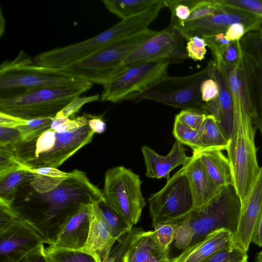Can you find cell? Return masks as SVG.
Segmentation results:
<instances>
[{
  "label": "cell",
  "instance_id": "cell-8",
  "mask_svg": "<svg viewBox=\"0 0 262 262\" xmlns=\"http://www.w3.org/2000/svg\"><path fill=\"white\" fill-rule=\"evenodd\" d=\"M169 64L167 59H157L126 65L103 85L101 100L113 103L129 100L165 79Z\"/></svg>",
  "mask_w": 262,
  "mask_h": 262
},
{
  "label": "cell",
  "instance_id": "cell-50",
  "mask_svg": "<svg viewBox=\"0 0 262 262\" xmlns=\"http://www.w3.org/2000/svg\"><path fill=\"white\" fill-rule=\"evenodd\" d=\"M71 119L69 118L54 117L52 121L51 128L59 133H63L68 130V126Z\"/></svg>",
  "mask_w": 262,
  "mask_h": 262
},
{
  "label": "cell",
  "instance_id": "cell-29",
  "mask_svg": "<svg viewBox=\"0 0 262 262\" xmlns=\"http://www.w3.org/2000/svg\"><path fill=\"white\" fill-rule=\"evenodd\" d=\"M33 178L31 171L19 170L0 179V199L12 203L19 188Z\"/></svg>",
  "mask_w": 262,
  "mask_h": 262
},
{
  "label": "cell",
  "instance_id": "cell-25",
  "mask_svg": "<svg viewBox=\"0 0 262 262\" xmlns=\"http://www.w3.org/2000/svg\"><path fill=\"white\" fill-rule=\"evenodd\" d=\"M29 170L34 174V178L30 183L31 186L40 193L55 189L74 174V170L67 172L53 167H41Z\"/></svg>",
  "mask_w": 262,
  "mask_h": 262
},
{
  "label": "cell",
  "instance_id": "cell-2",
  "mask_svg": "<svg viewBox=\"0 0 262 262\" xmlns=\"http://www.w3.org/2000/svg\"><path fill=\"white\" fill-rule=\"evenodd\" d=\"M242 207L233 185L223 188L219 194L204 206L193 210L178 224L174 245L184 250L217 230L225 229L235 234Z\"/></svg>",
  "mask_w": 262,
  "mask_h": 262
},
{
  "label": "cell",
  "instance_id": "cell-21",
  "mask_svg": "<svg viewBox=\"0 0 262 262\" xmlns=\"http://www.w3.org/2000/svg\"><path fill=\"white\" fill-rule=\"evenodd\" d=\"M83 205L63 226L54 242L49 247L79 250L88 239L90 217L88 205Z\"/></svg>",
  "mask_w": 262,
  "mask_h": 262
},
{
  "label": "cell",
  "instance_id": "cell-4",
  "mask_svg": "<svg viewBox=\"0 0 262 262\" xmlns=\"http://www.w3.org/2000/svg\"><path fill=\"white\" fill-rule=\"evenodd\" d=\"M92 84L85 78L62 69L33 64L23 51L14 60L3 62L0 67L1 97L29 90Z\"/></svg>",
  "mask_w": 262,
  "mask_h": 262
},
{
  "label": "cell",
  "instance_id": "cell-39",
  "mask_svg": "<svg viewBox=\"0 0 262 262\" xmlns=\"http://www.w3.org/2000/svg\"><path fill=\"white\" fill-rule=\"evenodd\" d=\"M203 38L213 55V59L221 60L223 52L231 43L226 38L225 33H219Z\"/></svg>",
  "mask_w": 262,
  "mask_h": 262
},
{
  "label": "cell",
  "instance_id": "cell-45",
  "mask_svg": "<svg viewBox=\"0 0 262 262\" xmlns=\"http://www.w3.org/2000/svg\"><path fill=\"white\" fill-rule=\"evenodd\" d=\"M201 98L205 103L215 99L219 96V88L216 82L211 78L205 79L200 88Z\"/></svg>",
  "mask_w": 262,
  "mask_h": 262
},
{
  "label": "cell",
  "instance_id": "cell-19",
  "mask_svg": "<svg viewBox=\"0 0 262 262\" xmlns=\"http://www.w3.org/2000/svg\"><path fill=\"white\" fill-rule=\"evenodd\" d=\"M169 249L163 247L153 231L138 228L132 238L122 262H170Z\"/></svg>",
  "mask_w": 262,
  "mask_h": 262
},
{
  "label": "cell",
  "instance_id": "cell-34",
  "mask_svg": "<svg viewBox=\"0 0 262 262\" xmlns=\"http://www.w3.org/2000/svg\"><path fill=\"white\" fill-rule=\"evenodd\" d=\"M54 118H41L28 120L27 124L17 127L20 130L22 141L31 140L51 128Z\"/></svg>",
  "mask_w": 262,
  "mask_h": 262
},
{
  "label": "cell",
  "instance_id": "cell-36",
  "mask_svg": "<svg viewBox=\"0 0 262 262\" xmlns=\"http://www.w3.org/2000/svg\"><path fill=\"white\" fill-rule=\"evenodd\" d=\"M222 6L241 10L262 18V1L219 0Z\"/></svg>",
  "mask_w": 262,
  "mask_h": 262
},
{
  "label": "cell",
  "instance_id": "cell-46",
  "mask_svg": "<svg viewBox=\"0 0 262 262\" xmlns=\"http://www.w3.org/2000/svg\"><path fill=\"white\" fill-rule=\"evenodd\" d=\"M248 33L246 27L242 24H234L230 26L225 32L227 40L231 42L241 40Z\"/></svg>",
  "mask_w": 262,
  "mask_h": 262
},
{
  "label": "cell",
  "instance_id": "cell-37",
  "mask_svg": "<svg viewBox=\"0 0 262 262\" xmlns=\"http://www.w3.org/2000/svg\"><path fill=\"white\" fill-rule=\"evenodd\" d=\"M221 6L219 0H199L193 7L190 15L186 22L211 15L218 10Z\"/></svg>",
  "mask_w": 262,
  "mask_h": 262
},
{
  "label": "cell",
  "instance_id": "cell-44",
  "mask_svg": "<svg viewBox=\"0 0 262 262\" xmlns=\"http://www.w3.org/2000/svg\"><path fill=\"white\" fill-rule=\"evenodd\" d=\"M21 139V132L18 128L0 126V147H9Z\"/></svg>",
  "mask_w": 262,
  "mask_h": 262
},
{
  "label": "cell",
  "instance_id": "cell-48",
  "mask_svg": "<svg viewBox=\"0 0 262 262\" xmlns=\"http://www.w3.org/2000/svg\"><path fill=\"white\" fill-rule=\"evenodd\" d=\"M88 124L95 134H102L106 129V123L102 117L89 115Z\"/></svg>",
  "mask_w": 262,
  "mask_h": 262
},
{
  "label": "cell",
  "instance_id": "cell-52",
  "mask_svg": "<svg viewBox=\"0 0 262 262\" xmlns=\"http://www.w3.org/2000/svg\"><path fill=\"white\" fill-rule=\"evenodd\" d=\"M256 262H262V251L258 252L255 257Z\"/></svg>",
  "mask_w": 262,
  "mask_h": 262
},
{
  "label": "cell",
  "instance_id": "cell-3",
  "mask_svg": "<svg viewBox=\"0 0 262 262\" xmlns=\"http://www.w3.org/2000/svg\"><path fill=\"white\" fill-rule=\"evenodd\" d=\"M95 133L88 124L63 133L50 128L38 136L22 141L8 148L29 169L58 168L80 149L90 143Z\"/></svg>",
  "mask_w": 262,
  "mask_h": 262
},
{
  "label": "cell",
  "instance_id": "cell-47",
  "mask_svg": "<svg viewBox=\"0 0 262 262\" xmlns=\"http://www.w3.org/2000/svg\"><path fill=\"white\" fill-rule=\"evenodd\" d=\"M28 120L0 112V126L16 128L27 124Z\"/></svg>",
  "mask_w": 262,
  "mask_h": 262
},
{
  "label": "cell",
  "instance_id": "cell-28",
  "mask_svg": "<svg viewBox=\"0 0 262 262\" xmlns=\"http://www.w3.org/2000/svg\"><path fill=\"white\" fill-rule=\"evenodd\" d=\"M45 253L47 262H101L98 256L83 249H58L46 246Z\"/></svg>",
  "mask_w": 262,
  "mask_h": 262
},
{
  "label": "cell",
  "instance_id": "cell-40",
  "mask_svg": "<svg viewBox=\"0 0 262 262\" xmlns=\"http://www.w3.org/2000/svg\"><path fill=\"white\" fill-rule=\"evenodd\" d=\"M207 44L205 39L199 36H193L187 40L186 46L189 58L194 61H201L205 58L207 52Z\"/></svg>",
  "mask_w": 262,
  "mask_h": 262
},
{
  "label": "cell",
  "instance_id": "cell-33",
  "mask_svg": "<svg viewBox=\"0 0 262 262\" xmlns=\"http://www.w3.org/2000/svg\"><path fill=\"white\" fill-rule=\"evenodd\" d=\"M248 258L247 252L232 243L201 262H247Z\"/></svg>",
  "mask_w": 262,
  "mask_h": 262
},
{
  "label": "cell",
  "instance_id": "cell-14",
  "mask_svg": "<svg viewBox=\"0 0 262 262\" xmlns=\"http://www.w3.org/2000/svg\"><path fill=\"white\" fill-rule=\"evenodd\" d=\"M240 42L252 95L254 122L262 136V39L259 32L254 31L247 33Z\"/></svg>",
  "mask_w": 262,
  "mask_h": 262
},
{
  "label": "cell",
  "instance_id": "cell-10",
  "mask_svg": "<svg viewBox=\"0 0 262 262\" xmlns=\"http://www.w3.org/2000/svg\"><path fill=\"white\" fill-rule=\"evenodd\" d=\"M210 78L208 63L202 70L182 77L167 76L149 90L129 99L151 100L183 110H192L208 115L201 98L202 82Z\"/></svg>",
  "mask_w": 262,
  "mask_h": 262
},
{
  "label": "cell",
  "instance_id": "cell-9",
  "mask_svg": "<svg viewBox=\"0 0 262 262\" xmlns=\"http://www.w3.org/2000/svg\"><path fill=\"white\" fill-rule=\"evenodd\" d=\"M138 174L124 166L108 169L103 194L107 204L132 227L140 221L146 203Z\"/></svg>",
  "mask_w": 262,
  "mask_h": 262
},
{
  "label": "cell",
  "instance_id": "cell-27",
  "mask_svg": "<svg viewBox=\"0 0 262 262\" xmlns=\"http://www.w3.org/2000/svg\"><path fill=\"white\" fill-rule=\"evenodd\" d=\"M160 0H103L105 7L122 19L139 14Z\"/></svg>",
  "mask_w": 262,
  "mask_h": 262
},
{
  "label": "cell",
  "instance_id": "cell-42",
  "mask_svg": "<svg viewBox=\"0 0 262 262\" xmlns=\"http://www.w3.org/2000/svg\"><path fill=\"white\" fill-rule=\"evenodd\" d=\"M99 99V95L98 94L86 97L77 96L72 99L55 117L69 118L77 112L84 104L98 100Z\"/></svg>",
  "mask_w": 262,
  "mask_h": 262
},
{
  "label": "cell",
  "instance_id": "cell-15",
  "mask_svg": "<svg viewBox=\"0 0 262 262\" xmlns=\"http://www.w3.org/2000/svg\"><path fill=\"white\" fill-rule=\"evenodd\" d=\"M210 77L214 80L219 88V96L205 102L207 113L214 117L224 135L229 141L234 124V112L230 91L222 71L220 62L213 59L208 62Z\"/></svg>",
  "mask_w": 262,
  "mask_h": 262
},
{
  "label": "cell",
  "instance_id": "cell-32",
  "mask_svg": "<svg viewBox=\"0 0 262 262\" xmlns=\"http://www.w3.org/2000/svg\"><path fill=\"white\" fill-rule=\"evenodd\" d=\"M172 134L177 141L190 147L193 152L205 148L198 131L174 120Z\"/></svg>",
  "mask_w": 262,
  "mask_h": 262
},
{
  "label": "cell",
  "instance_id": "cell-23",
  "mask_svg": "<svg viewBox=\"0 0 262 262\" xmlns=\"http://www.w3.org/2000/svg\"><path fill=\"white\" fill-rule=\"evenodd\" d=\"M228 17L227 8L222 6L213 14L186 22L177 29L186 40L193 36L205 37L219 33H225L229 28L227 22Z\"/></svg>",
  "mask_w": 262,
  "mask_h": 262
},
{
  "label": "cell",
  "instance_id": "cell-1",
  "mask_svg": "<svg viewBox=\"0 0 262 262\" xmlns=\"http://www.w3.org/2000/svg\"><path fill=\"white\" fill-rule=\"evenodd\" d=\"M30 182L18 190L12 207L48 242L55 240L65 223L85 204L105 201L102 191L86 173L78 169L55 189L43 193L34 190Z\"/></svg>",
  "mask_w": 262,
  "mask_h": 262
},
{
  "label": "cell",
  "instance_id": "cell-5",
  "mask_svg": "<svg viewBox=\"0 0 262 262\" xmlns=\"http://www.w3.org/2000/svg\"><path fill=\"white\" fill-rule=\"evenodd\" d=\"M256 130L251 116L234 115L233 130L226 150L234 186L242 204L252 189L260 169L254 141Z\"/></svg>",
  "mask_w": 262,
  "mask_h": 262
},
{
  "label": "cell",
  "instance_id": "cell-24",
  "mask_svg": "<svg viewBox=\"0 0 262 262\" xmlns=\"http://www.w3.org/2000/svg\"><path fill=\"white\" fill-rule=\"evenodd\" d=\"M194 152L199 154L206 171L217 186H234L230 162L221 150L204 148Z\"/></svg>",
  "mask_w": 262,
  "mask_h": 262
},
{
  "label": "cell",
  "instance_id": "cell-53",
  "mask_svg": "<svg viewBox=\"0 0 262 262\" xmlns=\"http://www.w3.org/2000/svg\"><path fill=\"white\" fill-rule=\"evenodd\" d=\"M258 32H259V33L260 36V37H261V39H262V33H261V32H259V31H258Z\"/></svg>",
  "mask_w": 262,
  "mask_h": 262
},
{
  "label": "cell",
  "instance_id": "cell-51",
  "mask_svg": "<svg viewBox=\"0 0 262 262\" xmlns=\"http://www.w3.org/2000/svg\"><path fill=\"white\" fill-rule=\"evenodd\" d=\"M251 242L262 247V212L254 228Z\"/></svg>",
  "mask_w": 262,
  "mask_h": 262
},
{
  "label": "cell",
  "instance_id": "cell-7",
  "mask_svg": "<svg viewBox=\"0 0 262 262\" xmlns=\"http://www.w3.org/2000/svg\"><path fill=\"white\" fill-rule=\"evenodd\" d=\"M157 33L148 29L131 37L110 43L92 56L62 69L91 83H107L121 71L124 60L143 43Z\"/></svg>",
  "mask_w": 262,
  "mask_h": 262
},
{
  "label": "cell",
  "instance_id": "cell-49",
  "mask_svg": "<svg viewBox=\"0 0 262 262\" xmlns=\"http://www.w3.org/2000/svg\"><path fill=\"white\" fill-rule=\"evenodd\" d=\"M46 245L32 251L18 262H47L45 253Z\"/></svg>",
  "mask_w": 262,
  "mask_h": 262
},
{
  "label": "cell",
  "instance_id": "cell-18",
  "mask_svg": "<svg viewBox=\"0 0 262 262\" xmlns=\"http://www.w3.org/2000/svg\"><path fill=\"white\" fill-rule=\"evenodd\" d=\"M141 151L146 167L145 175L152 179L165 178L168 181L173 169L186 165L190 159L183 144L178 141L166 156L161 155L145 145L141 147Z\"/></svg>",
  "mask_w": 262,
  "mask_h": 262
},
{
  "label": "cell",
  "instance_id": "cell-20",
  "mask_svg": "<svg viewBox=\"0 0 262 262\" xmlns=\"http://www.w3.org/2000/svg\"><path fill=\"white\" fill-rule=\"evenodd\" d=\"M90 228L88 239L81 249L98 256L101 262L108 257L116 242L100 210L98 203L88 205Z\"/></svg>",
  "mask_w": 262,
  "mask_h": 262
},
{
  "label": "cell",
  "instance_id": "cell-22",
  "mask_svg": "<svg viewBox=\"0 0 262 262\" xmlns=\"http://www.w3.org/2000/svg\"><path fill=\"white\" fill-rule=\"evenodd\" d=\"M233 235L227 229L216 230L183 250L177 256L171 258L170 262H201L232 244Z\"/></svg>",
  "mask_w": 262,
  "mask_h": 262
},
{
  "label": "cell",
  "instance_id": "cell-26",
  "mask_svg": "<svg viewBox=\"0 0 262 262\" xmlns=\"http://www.w3.org/2000/svg\"><path fill=\"white\" fill-rule=\"evenodd\" d=\"M198 133L205 148L226 150L229 141L227 139L215 118L211 115H206Z\"/></svg>",
  "mask_w": 262,
  "mask_h": 262
},
{
  "label": "cell",
  "instance_id": "cell-41",
  "mask_svg": "<svg viewBox=\"0 0 262 262\" xmlns=\"http://www.w3.org/2000/svg\"><path fill=\"white\" fill-rule=\"evenodd\" d=\"M207 114L192 110H182L176 116L175 120L198 131Z\"/></svg>",
  "mask_w": 262,
  "mask_h": 262
},
{
  "label": "cell",
  "instance_id": "cell-13",
  "mask_svg": "<svg viewBox=\"0 0 262 262\" xmlns=\"http://www.w3.org/2000/svg\"><path fill=\"white\" fill-rule=\"evenodd\" d=\"M46 245H48L47 241L20 217L0 230V262H18Z\"/></svg>",
  "mask_w": 262,
  "mask_h": 262
},
{
  "label": "cell",
  "instance_id": "cell-6",
  "mask_svg": "<svg viewBox=\"0 0 262 262\" xmlns=\"http://www.w3.org/2000/svg\"><path fill=\"white\" fill-rule=\"evenodd\" d=\"M92 86L29 90L0 97V112L26 120L54 118L72 99Z\"/></svg>",
  "mask_w": 262,
  "mask_h": 262
},
{
  "label": "cell",
  "instance_id": "cell-17",
  "mask_svg": "<svg viewBox=\"0 0 262 262\" xmlns=\"http://www.w3.org/2000/svg\"><path fill=\"white\" fill-rule=\"evenodd\" d=\"M191 193L194 210L210 202L223 188L217 186L206 171L199 154L193 152L187 164L183 166Z\"/></svg>",
  "mask_w": 262,
  "mask_h": 262
},
{
  "label": "cell",
  "instance_id": "cell-38",
  "mask_svg": "<svg viewBox=\"0 0 262 262\" xmlns=\"http://www.w3.org/2000/svg\"><path fill=\"white\" fill-rule=\"evenodd\" d=\"M178 224H160L154 227V233L159 243L165 249L174 241Z\"/></svg>",
  "mask_w": 262,
  "mask_h": 262
},
{
  "label": "cell",
  "instance_id": "cell-16",
  "mask_svg": "<svg viewBox=\"0 0 262 262\" xmlns=\"http://www.w3.org/2000/svg\"><path fill=\"white\" fill-rule=\"evenodd\" d=\"M261 212L262 167L252 189L242 204L237 230L232 236L233 244L247 252Z\"/></svg>",
  "mask_w": 262,
  "mask_h": 262
},
{
  "label": "cell",
  "instance_id": "cell-43",
  "mask_svg": "<svg viewBox=\"0 0 262 262\" xmlns=\"http://www.w3.org/2000/svg\"><path fill=\"white\" fill-rule=\"evenodd\" d=\"M242 56L240 40L231 42L223 52L221 61L229 65L236 64Z\"/></svg>",
  "mask_w": 262,
  "mask_h": 262
},
{
  "label": "cell",
  "instance_id": "cell-31",
  "mask_svg": "<svg viewBox=\"0 0 262 262\" xmlns=\"http://www.w3.org/2000/svg\"><path fill=\"white\" fill-rule=\"evenodd\" d=\"M171 12L170 25L178 28L188 19L191 10L199 0H164Z\"/></svg>",
  "mask_w": 262,
  "mask_h": 262
},
{
  "label": "cell",
  "instance_id": "cell-11",
  "mask_svg": "<svg viewBox=\"0 0 262 262\" xmlns=\"http://www.w3.org/2000/svg\"><path fill=\"white\" fill-rule=\"evenodd\" d=\"M154 227L160 224H178L194 210L193 200L183 166L164 186L148 199Z\"/></svg>",
  "mask_w": 262,
  "mask_h": 262
},
{
  "label": "cell",
  "instance_id": "cell-12",
  "mask_svg": "<svg viewBox=\"0 0 262 262\" xmlns=\"http://www.w3.org/2000/svg\"><path fill=\"white\" fill-rule=\"evenodd\" d=\"M184 39L181 31L169 25L133 51L123 65L157 59H167L170 63L182 62L189 58Z\"/></svg>",
  "mask_w": 262,
  "mask_h": 262
},
{
  "label": "cell",
  "instance_id": "cell-35",
  "mask_svg": "<svg viewBox=\"0 0 262 262\" xmlns=\"http://www.w3.org/2000/svg\"><path fill=\"white\" fill-rule=\"evenodd\" d=\"M19 170H29L16 158L8 147H0V179Z\"/></svg>",
  "mask_w": 262,
  "mask_h": 262
},
{
  "label": "cell",
  "instance_id": "cell-30",
  "mask_svg": "<svg viewBox=\"0 0 262 262\" xmlns=\"http://www.w3.org/2000/svg\"><path fill=\"white\" fill-rule=\"evenodd\" d=\"M98 204L112 235L116 241L132 231L133 227L115 211L106 201H101Z\"/></svg>",
  "mask_w": 262,
  "mask_h": 262
}]
</instances>
